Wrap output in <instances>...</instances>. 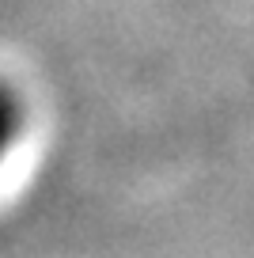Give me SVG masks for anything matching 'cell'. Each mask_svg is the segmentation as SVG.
I'll use <instances>...</instances> for the list:
<instances>
[{"instance_id":"1","label":"cell","mask_w":254,"mask_h":258,"mask_svg":"<svg viewBox=\"0 0 254 258\" xmlns=\"http://www.w3.org/2000/svg\"><path fill=\"white\" fill-rule=\"evenodd\" d=\"M16 129H19V106H16V95H12V91L0 84V156H4V148L12 145Z\"/></svg>"}]
</instances>
